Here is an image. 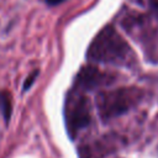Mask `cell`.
Returning <instances> with one entry per match:
<instances>
[{
    "instance_id": "52a82bcc",
    "label": "cell",
    "mask_w": 158,
    "mask_h": 158,
    "mask_svg": "<svg viewBox=\"0 0 158 158\" xmlns=\"http://www.w3.org/2000/svg\"><path fill=\"white\" fill-rule=\"evenodd\" d=\"M37 74H38V70L33 72V73L27 78V80H26V83H25V85H23V89H25V90H27V89L31 86V84L33 83V80H35V78L37 77Z\"/></svg>"
},
{
    "instance_id": "6da1fadb",
    "label": "cell",
    "mask_w": 158,
    "mask_h": 158,
    "mask_svg": "<svg viewBox=\"0 0 158 158\" xmlns=\"http://www.w3.org/2000/svg\"><path fill=\"white\" fill-rule=\"evenodd\" d=\"M88 59L117 67L136 65V56L128 43L112 26H105L93 40L86 52Z\"/></svg>"
},
{
    "instance_id": "ba28073f",
    "label": "cell",
    "mask_w": 158,
    "mask_h": 158,
    "mask_svg": "<svg viewBox=\"0 0 158 158\" xmlns=\"http://www.w3.org/2000/svg\"><path fill=\"white\" fill-rule=\"evenodd\" d=\"M47 1V4H49V5H58L59 2H63L64 0H46Z\"/></svg>"
},
{
    "instance_id": "8992f818",
    "label": "cell",
    "mask_w": 158,
    "mask_h": 158,
    "mask_svg": "<svg viewBox=\"0 0 158 158\" xmlns=\"http://www.w3.org/2000/svg\"><path fill=\"white\" fill-rule=\"evenodd\" d=\"M0 114L7 121L11 115V101L10 96L5 91H0Z\"/></svg>"
},
{
    "instance_id": "7a4b0ae2",
    "label": "cell",
    "mask_w": 158,
    "mask_h": 158,
    "mask_svg": "<svg viewBox=\"0 0 158 158\" xmlns=\"http://www.w3.org/2000/svg\"><path fill=\"white\" fill-rule=\"evenodd\" d=\"M142 98L143 91L135 86L101 91L96 95V107L101 120L109 121L135 107Z\"/></svg>"
},
{
    "instance_id": "277c9868",
    "label": "cell",
    "mask_w": 158,
    "mask_h": 158,
    "mask_svg": "<svg viewBox=\"0 0 158 158\" xmlns=\"http://www.w3.org/2000/svg\"><path fill=\"white\" fill-rule=\"evenodd\" d=\"M116 81V75L110 72L101 70L93 65H84L79 70L75 77V89L84 90H94L98 88H104L114 84Z\"/></svg>"
},
{
    "instance_id": "5b68a950",
    "label": "cell",
    "mask_w": 158,
    "mask_h": 158,
    "mask_svg": "<svg viewBox=\"0 0 158 158\" xmlns=\"http://www.w3.org/2000/svg\"><path fill=\"white\" fill-rule=\"evenodd\" d=\"M117 149V142L112 138L105 137L94 142H88L79 147V158H104Z\"/></svg>"
},
{
    "instance_id": "3957f363",
    "label": "cell",
    "mask_w": 158,
    "mask_h": 158,
    "mask_svg": "<svg viewBox=\"0 0 158 158\" xmlns=\"http://www.w3.org/2000/svg\"><path fill=\"white\" fill-rule=\"evenodd\" d=\"M91 120L89 99L78 89L68 93L64 102V121L68 135L74 138L77 133L85 128Z\"/></svg>"
}]
</instances>
